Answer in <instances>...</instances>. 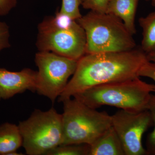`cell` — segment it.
Segmentation results:
<instances>
[{"label": "cell", "instance_id": "cell-10", "mask_svg": "<svg viewBox=\"0 0 155 155\" xmlns=\"http://www.w3.org/2000/svg\"><path fill=\"white\" fill-rule=\"evenodd\" d=\"M139 0H109L107 13L122 20L133 35L136 32L135 19Z\"/></svg>", "mask_w": 155, "mask_h": 155}, {"label": "cell", "instance_id": "cell-19", "mask_svg": "<svg viewBox=\"0 0 155 155\" xmlns=\"http://www.w3.org/2000/svg\"><path fill=\"white\" fill-rule=\"evenodd\" d=\"M139 77L149 78L155 82V64L147 61L141 67L139 72Z\"/></svg>", "mask_w": 155, "mask_h": 155}, {"label": "cell", "instance_id": "cell-17", "mask_svg": "<svg viewBox=\"0 0 155 155\" xmlns=\"http://www.w3.org/2000/svg\"><path fill=\"white\" fill-rule=\"evenodd\" d=\"M109 0H81L84 8L99 13H107Z\"/></svg>", "mask_w": 155, "mask_h": 155}, {"label": "cell", "instance_id": "cell-22", "mask_svg": "<svg viewBox=\"0 0 155 155\" xmlns=\"http://www.w3.org/2000/svg\"><path fill=\"white\" fill-rule=\"evenodd\" d=\"M146 1L149 2L153 5V6H155V0H146Z\"/></svg>", "mask_w": 155, "mask_h": 155}, {"label": "cell", "instance_id": "cell-13", "mask_svg": "<svg viewBox=\"0 0 155 155\" xmlns=\"http://www.w3.org/2000/svg\"><path fill=\"white\" fill-rule=\"evenodd\" d=\"M142 28L140 48L147 54L155 52V11L139 19Z\"/></svg>", "mask_w": 155, "mask_h": 155}, {"label": "cell", "instance_id": "cell-2", "mask_svg": "<svg viewBox=\"0 0 155 155\" xmlns=\"http://www.w3.org/2000/svg\"><path fill=\"white\" fill-rule=\"evenodd\" d=\"M155 84L143 81L140 77L97 85L75 95V98L96 109L109 106L131 112L148 110Z\"/></svg>", "mask_w": 155, "mask_h": 155}, {"label": "cell", "instance_id": "cell-21", "mask_svg": "<svg viewBox=\"0 0 155 155\" xmlns=\"http://www.w3.org/2000/svg\"><path fill=\"white\" fill-rule=\"evenodd\" d=\"M148 61L155 64V52L147 54Z\"/></svg>", "mask_w": 155, "mask_h": 155}, {"label": "cell", "instance_id": "cell-4", "mask_svg": "<svg viewBox=\"0 0 155 155\" xmlns=\"http://www.w3.org/2000/svg\"><path fill=\"white\" fill-rule=\"evenodd\" d=\"M77 21L86 35L85 54L126 51L136 48L133 35L113 14L90 11Z\"/></svg>", "mask_w": 155, "mask_h": 155}, {"label": "cell", "instance_id": "cell-9", "mask_svg": "<svg viewBox=\"0 0 155 155\" xmlns=\"http://www.w3.org/2000/svg\"><path fill=\"white\" fill-rule=\"evenodd\" d=\"M37 77V71L30 68L12 72L0 68V101L27 90L36 91Z\"/></svg>", "mask_w": 155, "mask_h": 155}, {"label": "cell", "instance_id": "cell-16", "mask_svg": "<svg viewBox=\"0 0 155 155\" xmlns=\"http://www.w3.org/2000/svg\"><path fill=\"white\" fill-rule=\"evenodd\" d=\"M148 110L151 116L154 128L148 136L146 150L147 155H155V94H152Z\"/></svg>", "mask_w": 155, "mask_h": 155}, {"label": "cell", "instance_id": "cell-18", "mask_svg": "<svg viewBox=\"0 0 155 155\" xmlns=\"http://www.w3.org/2000/svg\"><path fill=\"white\" fill-rule=\"evenodd\" d=\"M10 28L7 23L0 21V51L11 47Z\"/></svg>", "mask_w": 155, "mask_h": 155}, {"label": "cell", "instance_id": "cell-8", "mask_svg": "<svg viewBox=\"0 0 155 155\" xmlns=\"http://www.w3.org/2000/svg\"><path fill=\"white\" fill-rule=\"evenodd\" d=\"M111 119L125 155H147L142 140L143 134L153 124L150 111L134 113L120 110L111 116Z\"/></svg>", "mask_w": 155, "mask_h": 155}, {"label": "cell", "instance_id": "cell-7", "mask_svg": "<svg viewBox=\"0 0 155 155\" xmlns=\"http://www.w3.org/2000/svg\"><path fill=\"white\" fill-rule=\"evenodd\" d=\"M35 62L38 68L36 91L54 103L75 72L78 61L51 52L38 51L35 54Z\"/></svg>", "mask_w": 155, "mask_h": 155}, {"label": "cell", "instance_id": "cell-14", "mask_svg": "<svg viewBox=\"0 0 155 155\" xmlns=\"http://www.w3.org/2000/svg\"><path fill=\"white\" fill-rule=\"evenodd\" d=\"M90 146L87 144L60 145L46 155H89Z\"/></svg>", "mask_w": 155, "mask_h": 155}, {"label": "cell", "instance_id": "cell-11", "mask_svg": "<svg viewBox=\"0 0 155 155\" xmlns=\"http://www.w3.org/2000/svg\"><path fill=\"white\" fill-rule=\"evenodd\" d=\"M90 146L89 155H125L122 142L112 126Z\"/></svg>", "mask_w": 155, "mask_h": 155}, {"label": "cell", "instance_id": "cell-15", "mask_svg": "<svg viewBox=\"0 0 155 155\" xmlns=\"http://www.w3.org/2000/svg\"><path fill=\"white\" fill-rule=\"evenodd\" d=\"M81 3V0H62L59 11L77 20L82 16L80 10Z\"/></svg>", "mask_w": 155, "mask_h": 155}, {"label": "cell", "instance_id": "cell-20", "mask_svg": "<svg viewBox=\"0 0 155 155\" xmlns=\"http://www.w3.org/2000/svg\"><path fill=\"white\" fill-rule=\"evenodd\" d=\"M17 0H0V16L8 15L17 6Z\"/></svg>", "mask_w": 155, "mask_h": 155}, {"label": "cell", "instance_id": "cell-6", "mask_svg": "<svg viewBox=\"0 0 155 155\" xmlns=\"http://www.w3.org/2000/svg\"><path fill=\"white\" fill-rule=\"evenodd\" d=\"M18 127L26 154L46 155L63 142L62 114L54 108L35 110L28 119L19 122Z\"/></svg>", "mask_w": 155, "mask_h": 155}, {"label": "cell", "instance_id": "cell-5", "mask_svg": "<svg viewBox=\"0 0 155 155\" xmlns=\"http://www.w3.org/2000/svg\"><path fill=\"white\" fill-rule=\"evenodd\" d=\"M62 114V144L91 145L112 126V119L105 112H99L74 97L64 100Z\"/></svg>", "mask_w": 155, "mask_h": 155}, {"label": "cell", "instance_id": "cell-12", "mask_svg": "<svg viewBox=\"0 0 155 155\" xmlns=\"http://www.w3.org/2000/svg\"><path fill=\"white\" fill-rule=\"evenodd\" d=\"M18 125L6 122L0 125V155H9L22 146Z\"/></svg>", "mask_w": 155, "mask_h": 155}, {"label": "cell", "instance_id": "cell-1", "mask_svg": "<svg viewBox=\"0 0 155 155\" xmlns=\"http://www.w3.org/2000/svg\"><path fill=\"white\" fill-rule=\"evenodd\" d=\"M148 61L140 48L122 52L85 54L78 61L75 72L58 97L59 102L97 85L140 77Z\"/></svg>", "mask_w": 155, "mask_h": 155}, {"label": "cell", "instance_id": "cell-3", "mask_svg": "<svg viewBox=\"0 0 155 155\" xmlns=\"http://www.w3.org/2000/svg\"><path fill=\"white\" fill-rule=\"evenodd\" d=\"M36 46L38 51L78 61L85 54L86 35L77 20L58 11L39 23Z\"/></svg>", "mask_w": 155, "mask_h": 155}]
</instances>
